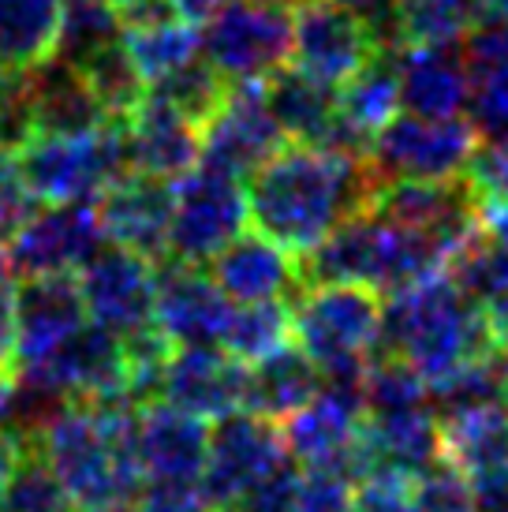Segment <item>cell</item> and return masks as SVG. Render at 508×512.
Wrapping results in <instances>:
<instances>
[{
    "mask_svg": "<svg viewBox=\"0 0 508 512\" xmlns=\"http://www.w3.org/2000/svg\"><path fill=\"white\" fill-rule=\"evenodd\" d=\"M75 68H83L86 83L94 86V94H98L105 116L116 120V124L135 113V105H139V101L146 98V90H150V86L142 83V75L135 72V64L127 57L124 42L101 49V53H94L90 60L75 64Z\"/></svg>",
    "mask_w": 508,
    "mask_h": 512,
    "instance_id": "d590c367",
    "label": "cell"
},
{
    "mask_svg": "<svg viewBox=\"0 0 508 512\" xmlns=\"http://www.w3.org/2000/svg\"><path fill=\"white\" fill-rule=\"evenodd\" d=\"M445 273L456 281V288H460L467 299L490 303L497 292L508 288V251L479 228V232L445 262Z\"/></svg>",
    "mask_w": 508,
    "mask_h": 512,
    "instance_id": "8d00e7d4",
    "label": "cell"
},
{
    "mask_svg": "<svg viewBox=\"0 0 508 512\" xmlns=\"http://www.w3.org/2000/svg\"><path fill=\"white\" fill-rule=\"evenodd\" d=\"M284 139L277 116L269 113L262 83H228L225 101L217 113L202 124V165L228 172V176H251L277 154Z\"/></svg>",
    "mask_w": 508,
    "mask_h": 512,
    "instance_id": "9a60e30c",
    "label": "cell"
},
{
    "mask_svg": "<svg viewBox=\"0 0 508 512\" xmlns=\"http://www.w3.org/2000/svg\"><path fill=\"white\" fill-rule=\"evenodd\" d=\"M19 165L38 202H98L131 169L116 120L71 135H34L19 150Z\"/></svg>",
    "mask_w": 508,
    "mask_h": 512,
    "instance_id": "8992f818",
    "label": "cell"
},
{
    "mask_svg": "<svg viewBox=\"0 0 508 512\" xmlns=\"http://www.w3.org/2000/svg\"><path fill=\"white\" fill-rule=\"evenodd\" d=\"M30 113H34V135H71L109 124L83 68L60 57L30 68Z\"/></svg>",
    "mask_w": 508,
    "mask_h": 512,
    "instance_id": "83f0119b",
    "label": "cell"
},
{
    "mask_svg": "<svg viewBox=\"0 0 508 512\" xmlns=\"http://www.w3.org/2000/svg\"><path fill=\"white\" fill-rule=\"evenodd\" d=\"M120 128H124L131 169L161 176V180H180L202 157V128L150 90L135 105V113L120 120Z\"/></svg>",
    "mask_w": 508,
    "mask_h": 512,
    "instance_id": "7402d4cb",
    "label": "cell"
},
{
    "mask_svg": "<svg viewBox=\"0 0 508 512\" xmlns=\"http://www.w3.org/2000/svg\"><path fill=\"white\" fill-rule=\"evenodd\" d=\"M292 460L281 423L258 412H232L210 427V453L198 475V490L213 509L232 512L266 475Z\"/></svg>",
    "mask_w": 508,
    "mask_h": 512,
    "instance_id": "8fae6325",
    "label": "cell"
},
{
    "mask_svg": "<svg viewBox=\"0 0 508 512\" xmlns=\"http://www.w3.org/2000/svg\"><path fill=\"white\" fill-rule=\"evenodd\" d=\"M15 341H19V281L12 258L0 247V374L15 370Z\"/></svg>",
    "mask_w": 508,
    "mask_h": 512,
    "instance_id": "7dc6e473",
    "label": "cell"
},
{
    "mask_svg": "<svg viewBox=\"0 0 508 512\" xmlns=\"http://www.w3.org/2000/svg\"><path fill=\"white\" fill-rule=\"evenodd\" d=\"M23 445H27V441L19 438L15 430H0V501H4V490H8V479H12L15 464H19Z\"/></svg>",
    "mask_w": 508,
    "mask_h": 512,
    "instance_id": "f5cc1de1",
    "label": "cell"
},
{
    "mask_svg": "<svg viewBox=\"0 0 508 512\" xmlns=\"http://www.w3.org/2000/svg\"><path fill=\"white\" fill-rule=\"evenodd\" d=\"M400 109L415 116H467L471 79L464 45H396Z\"/></svg>",
    "mask_w": 508,
    "mask_h": 512,
    "instance_id": "cb8c5ba5",
    "label": "cell"
},
{
    "mask_svg": "<svg viewBox=\"0 0 508 512\" xmlns=\"http://www.w3.org/2000/svg\"><path fill=\"white\" fill-rule=\"evenodd\" d=\"M441 456L475 483L508 471V400H490L475 408L438 415Z\"/></svg>",
    "mask_w": 508,
    "mask_h": 512,
    "instance_id": "4316f807",
    "label": "cell"
},
{
    "mask_svg": "<svg viewBox=\"0 0 508 512\" xmlns=\"http://www.w3.org/2000/svg\"><path fill=\"white\" fill-rule=\"evenodd\" d=\"M202 57L225 83H266L292 60V15L281 4L228 0L206 19Z\"/></svg>",
    "mask_w": 508,
    "mask_h": 512,
    "instance_id": "ba28073f",
    "label": "cell"
},
{
    "mask_svg": "<svg viewBox=\"0 0 508 512\" xmlns=\"http://www.w3.org/2000/svg\"><path fill=\"white\" fill-rule=\"evenodd\" d=\"M12 404H15L12 374H0V430H8V423H12Z\"/></svg>",
    "mask_w": 508,
    "mask_h": 512,
    "instance_id": "6f0895ef",
    "label": "cell"
},
{
    "mask_svg": "<svg viewBox=\"0 0 508 512\" xmlns=\"http://www.w3.org/2000/svg\"><path fill=\"white\" fill-rule=\"evenodd\" d=\"M139 512H221L202 498L198 486H176V483H150L142 486Z\"/></svg>",
    "mask_w": 508,
    "mask_h": 512,
    "instance_id": "c3c4849f",
    "label": "cell"
},
{
    "mask_svg": "<svg viewBox=\"0 0 508 512\" xmlns=\"http://www.w3.org/2000/svg\"><path fill=\"white\" fill-rule=\"evenodd\" d=\"M464 184L479 206L508 202V135H479L464 169Z\"/></svg>",
    "mask_w": 508,
    "mask_h": 512,
    "instance_id": "60d3db41",
    "label": "cell"
},
{
    "mask_svg": "<svg viewBox=\"0 0 508 512\" xmlns=\"http://www.w3.org/2000/svg\"><path fill=\"white\" fill-rule=\"evenodd\" d=\"M172 202H176L172 180L127 169L116 184L101 191V199L94 206H98L105 240L131 247V251H139L161 266L169 258Z\"/></svg>",
    "mask_w": 508,
    "mask_h": 512,
    "instance_id": "d6986e66",
    "label": "cell"
},
{
    "mask_svg": "<svg viewBox=\"0 0 508 512\" xmlns=\"http://www.w3.org/2000/svg\"><path fill=\"white\" fill-rule=\"evenodd\" d=\"M385 42L370 19L344 0H296L292 12V64L337 90L352 79Z\"/></svg>",
    "mask_w": 508,
    "mask_h": 512,
    "instance_id": "7c38bea8",
    "label": "cell"
},
{
    "mask_svg": "<svg viewBox=\"0 0 508 512\" xmlns=\"http://www.w3.org/2000/svg\"><path fill=\"white\" fill-rule=\"evenodd\" d=\"M120 42H124L127 57L146 86L180 72L184 64H191L202 53L198 23L172 12L165 0H142L135 8H127Z\"/></svg>",
    "mask_w": 508,
    "mask_h": 512,
    "instance_id": "484cf974",
    "label": "cell"
},
{
    "mask_svg": "<svg viewBox=\"0 0 508 512\" xmlns=\"http://www.w3.org/2000/svg\"><path fill=\"white\" fill-rule=\"evenodd\" d=\"M490 348L494 337L482 303L467 299L445 270L389 292V303L381 307V352L400 356L426 385L445 382Z\"/></svg>",
    "mask_w": 508,
    "mask_h": 512,
    "instance_id": "3957f363",
    "label": "cell"
},
{
    "mask_svg": "<svg viewBox=\"0 0 508 512\" xmlns=\"http://www.w3.org/2000/svg\"><path fill=\"white\" fill-rule=\"evenodd\" d=\"M105 243L98 206L94 202H49V210H34L30 221L8 243L15 277H49V273H79Z\"/></svg>",
    "mask_w": 508,
    "mask_h": 512,
    "instance_id": "5bb4252c",
    "label": "cell"
},
{
    "mask_svg": "<svg viewBox=\"0 0 508 512\" xmlns=\"http://www.w3.org/2000/svg\"><path fill=\"white\" fill-rule=\"evenodd\" d=\"M75 281L86 303V318L94 326L109 329L116 337H131L154 326L157 262L139 251L105 240L98 255L75 273Z\"/></svg>",
    "mask_w": 508,
    "mask_h": 512,
    "instance_id": "4fadbf2b",
    "label": "cell"
},
{
    "mask_svg": "<svg viewBox=\"0 0 508 512\" xmlns=\"http://www.w3.org/2000/svg\"><path fill=\"white\" fill-rule=\"evenodd\" d=\"M172 12H180L191 23H206L213 12H221L228 0H165Z\"/></svg>",
    "mask_w": 508,
    "mask_h": 512,
    "instance_id": "11a10c76",
    "label": "cell"
},
{
    "mask_svg": "<svg viewBox=\"0 0 508 512\" xmlns=\"http://www.w3.org/2000/svg\"><path fill=\"white\" fill-rule=\"evenodd\" d=\"M378 187L367 157L333 146L284 143L251 172L247 210L262 236L292 255H311L344 221L367 214Z\"/></svg>",
    "mask_w": 508,
    "mask_h": 512,
    "instance_id": "6da1fadb",
    "label": "cell"
},
{
    "mask_svg": "<svg viewBox=\"0 0 508 512\" xmlns=\"http://www.w3.org/2000/svg\"><path fill=\"white\" fill-rule=\"evenodd\" d=\"M299 270L303 285H363L389 296L445 270V251L423 232L367 210L325 236Z\"/></svg>",
    "mask_w": 508,
    "mask_h": 512,
    "instance_id": "277c9868",
    "label": "cell"
},
{
    "mask_svg": "<svg viewBox=\"0 0 508 512\" xmlns=\"http://www.w3.org/2000/svg\"><path fill=\"white\" fill-rule=\"evenodd\" d=\"M482 311H486V326H490L494 344L508 352V288L505 292H497L490 303H482Z\"/></svg>",
    "mask_w": 508,
    "mask_h": 512,
    "instance_id": "816d5d0a",
    "label": "cell"
},
{
    "mask_svg": "<svg viewBox=\"0 0 508 512\" xmlns=\"http://www.w3.org/2000/svg\"><path fill=\"white\" fill-rule=\"evenodd\" d=\"M415 512H475V486L460 468L438 456L430 468L411 475Z\"/></svg>",
    "mask_w": 508,
    "mask_h": 512,
    "instance_id": "ab89813d",
    "label": "cell"
},
{
    "mask_svg": "<svg viewBox=\"0 0 508 512\" xmlns=\"http://www.w3.org/2000/svg\"><path fill=\"white\" fill-rule=\"evenodd\" d=\"M352 512H415V501H411V475L389 471V468L367 475L363 483H355Z\"/></svg>",
    "mask_w": 508,
    "mask_h": 512,
    "instance_id": "f6af8a7d",
    "label": "cell"
},
{
    "mask_svg": "<svg viewBox=\"0 0 508 512\" xmlns=\"http://www.w3.org/2000/svg\"><path fill=\"white\" fill-rule=\"evenodd\" d=\"M131 400H64L23 438L64 486L71 509L94 512L142 494Z\"/></svg>",
    "mask_w": 508,
    "mask_h": 512,
    "instance_id": "7a4b0ae2",
    "label": "cell"
},
{
    "mask_svg": "<svg viewBox=\"0 0 508 512\" xmlns=\"http://www.w3.org/2000/svg\"><path fill=\"white\" fill-rule=\"evenodd\" d=\"M355 479L337 468H303L292 512H352Z\"/></svg>",
    "mask_w": 508,
    "mask_h": 512,
    "instance_id": "7bdbcfd3",
    "label": "cell"
},
{
    "mask_svg": "<svg viewBox=\"0 0 508 512\" xmlns=\"http://www.w3.org/2000/svg\"><path fill=\"white\" fill-rule=\"evenodd\" d=\"M292 299H258V303H236L228 314L221 348L232 352L240 363H258V359L281 352L292 344Z\"/></svg>",
    "mask_w": 508,
    "mask_h": 512,
    "instance_id": "836d02e7",
    "label": "cell"
},
{
    "mask_svg": "<svg viewBox=\"0 0 508 512\" xmlns=\"http://www.w3.org/2000/svg\"><path fill=\"white\" fill-rule=\"evenodd\" d=\"M34 191H30L19 154L0 146V247L15 240V232L27 225L34 214Z\"/></svg>",
    "mask_w": 508,
    "mask_h": 512,
    "instance_id": "ee69618b",
    "label": "cell"
},
{
    "mask_svg": "<svg viewBox=\"0 0 508 512\" xmlns=\"http://www.w3.org/2000/svg\"><path fill=\"white\" fill-rule=\"evenodd\" d=\"M4 512H71V501L64 494V486L57 483V475L49 471L34 445H23L19 464H15L4 501Z\"/></svg>",
    "mask_w": 508,
    "mask_h": 512,
    "instance_id": "f35d334b",
    "label": "cell"
},
{
    "mask_svg": "<svg viewBox=\"0 0 508 512\" xmlns=\"http://www.w3.org/2000/svg\"><path fill=\"white\" fill-rule=\"evenodd\" d=\"M172 191L176 202H172L169 258L210 266L251 221L243 180L213 165L198 161L191 172L172 180Z\"/></svg>",
    "mask_w": 508,
    "mask_h": 512,
    "instance_id": "9c48e42d",
    "label": "cell"
},
{
    "mask_svg": "<svg viewBox=\"0 0 508 512\" xmlns=\"http://www.w3.org/2000/svg\"><path fill=\"white\" fill-rule=\"evenodd\" d=\"M479 23V0H396L393 45L464 42Z\"/></svg>",
    "mask_w": 508,
    "mask_h": 512,
    "instance_id": "d6a6232c",
    "label": "cell"
},
{
    "mask_svg": "<svg viewBox=\"0 0 508 512\" xmlns=\"http://www.w3.org/2000/svg\"><path fill=\"white\" fill-rule=\"evenodd\" d=\"M120 12H127V8H135V4H142V0H113Z\"/></svg>",
    "mask_w": 508,
    "mask_h": 512,
    "instance_id": "91938a15",
    "label": "cell"
},
{
    "mask_svg": "<svg viewBox=\"0 0 508 512\" xmlns=\"http://www.w3.org/2000/svg\"><path fill=\"white\" fill-rule=\"evenodd\" d=\"M479 146L471 116H415L396 113L370 139L367 161L378 184L389 180H456Z\"/></svg>",
    "mask_w": 508,
    "mask_h": 512,
    "instance_id": "52a82bcc",
    "label": "cell"
},
{
    "mask_svg": "<svg viewBox=\"0 0 508 512\" xmlns=\"http://www.w3.org/2000/svg\"><path fill=\"white\" fill-rule=\"evenodd\" d=\"M210 277L221 285L232 303H258V299H292L303 288V270L262 232H240L221 255L210 262Z\"/></svg>",
    "mask_w": 508,
    "mask_h": 512,
    "instance_id": "d4e9b609",
    "label": "cell"
},
{
    "mask_svg": "<svg viewBox=\"0 0 508 512\" xmlns=\"http://www.w3.org/2000/svg\"><path fill=\"white\" fill-rule=\"evenodd\" d=\"M210 427L206 419L176 408L169 400H150L135 412V460L142 483L198 486L210 453Z\"/></svg>",
    "mask_w": 508,
    "mask_h": 512,
    "instance_id": "ac0fdd59",
    "label": "cell"
},
{
    "mask_svg": "<svg viewBox=\"0 0 508 512\" xmlns=\"http://www.w3.org/2000/svg\"><path fill=\"white\" fill-rule=\"evenodd\" d=\"M363 382H322L299 412L281 419V438L299 468H337L363 479Z\"/></svg>",
    "mask_w": 508,
    "mask_h": 512,
    "instance_id": "30bf717a",
    "label": "cell"
},
{
    "mask_svg": "<svg viewBox=\"0 0 508 512\" xmlns=\"http://www.w3.org/2000/svg\"><path fill=\"white\" fill-rule=\"evenodd\" d=\"M460 45L471 79V124L479 135H508V23L475 27Z\"/></svg>",
    "mask_w": 508,
    "mask_h": 512,
    "instance_id": "f1b7e54d",
    "label": "cell"
},
{
    "mask_svg": "<svg viewBox=\"0 0 508 512\" xmlns=\"http://www.w3.org/2000/svg\"><path fill=\"white\" fill-rule=\"evenodd\" d=\"M120 34H124V12L113 0H64L53 57L83 64L94 53L120 42Z\"/></svg>",
    "mask_w": 508,
    "mask_h": 512,
    "instance_id": "e575fe53",
    "label": "cell"
},
{
    "mask_svg": "<svg viewBox=\"0 0 508 512\" xmlns=\"http://www.w3.org/2000/svg\"><path fill=\"white\" fill-rule=\"evenodd\" d=\"M475 512H508V471L486 483H475Z\"/></svg>",
    "mask_w": 508,
    "mask_h": 512,
    "instance_id": "f907efd6",
    "label": "cell"
},
{
    "mask_svg": "<svg viewBox=\"0 0 508 512\" xmlns=\"http://www.w3.org/2000/svg\"><path fill=\"white\" fill-rule=\"evenodd\" d=\"M490 23H508V0H479V23L475 27H490Z\"/></svg>",
    "mask_w": 508,
    "mask_h": 512,
    "instance_id": "9f6ffc18",
    "label": "cell"
},
{
    "mask_svg": "<svg viewBox=\"0 0 508 512\" xmlns=\"http://www.w3.org/2000/svg\"><path fill=\"white\" fill-rule=\"evenodd\" d=\"M262 4H281V8H288V4H296V0H262Z\"/></svg>",
    "mask_w": 508,
    "mask_h": 512,
    "instance_id": "94428289",
    "label": "cell"
},
{
    "mask_svg": "<svg viewBox=\"0 0 508 512\" xmlns=\"http://www.w3.org/2000/svg\"><path fill=\"white\" fill-rule=\"evenodd\" d=\"M0 512H4V509H0Z\"/></svg>",
    "mask_w": 508,
    "mask_h": 512,
    "instance_id": "6125c7cd",
    "label": "cell"
},
{
    "mask_svg": "<svg viewBox=\"0 0 508 512\" xmlns=\"http://www.w3.org/2000/svg\"><path fill=\"white\" fill-rule=\"evenodd\" d=\"M299 475H303V468H299L296 460H284L281 468L273 471V475H266L232 512H292Z\"/></svg>",
    "mask_w": 508,
    "mask_h": 512,
    "instance_id": "bcb514c9",
    "label": "cell"
},
{
    "mask_svg": "<svg viewBox=\"0 0 508 512\" xmlns=\"http://www.w3.org/2000/svg\"><path fill=\"white\" fill-rule=\"evenodd\" d=\"M64 0H0V64L34 68L53 57Z\"/></svg>",
    "mask_w": 508,
    "mask_h": 512,
    "instance_id": "1f68e13d",
    "label": "cell"
},
{
    "mask_svg": "<svg viewBox=\"0 0 508 512\" xmlns=\"http://www.w3.org/2000/svg\"><path fill=\"white\" fill-rule=\"evenodd\" d=\"M344 4H348V8H355L363 19H370V23H374V30L381 34V42L393 45V38H389V27H393L396 0H344Z\"/></svg>",
    "mask_w": 508,
    "mask_h": 512,
    "instance_id": "681fc988",
    "label": "cell"
},
{
    "mask_svg": "<svg viewBox=\"0 0 508 512\" xmlns=\"http://www.w3.org/2000/svg\"><path fill=\"white\" fill-rule=\"evenodd\" d=\"M322 389V374L296 344H284L281 352L258 359L247 367V408L281 423L292 412H299L307 400Z\"/></svg>",
    "mask_w": 508,
    "mask_h": 512,
    "instance_id": "4dcf8cb0",
    "label": "cell"
},
{
    "mask_svg": "<svg viewBox=\"0 0 508 512\" xmlns=\"http://www.w3.org/2000/svg\"><path fill=\"white\" fill-rule=\"evenodd\" d=\"M381 307L363 285H303L292 296V341L322 382H363L381 352Z\"/></svg>",
    "mask_w": 508,
    "mask_h": 512,
    "instance_id": "5b68a950",
    "label": "cell"
},
{
    "mask_svg": "<svg viewBox=\"0 0 508 512\" xmlns=\"http://www.w3.org/2000/svg\"><path fill=\"white\" fill-rule=\"evenodd\" d=\"M157 400H169L206 423H217L247 408V363H240L221 344L172 348L161 370Z\"/></svg>",
    "mask_w": 508,
    "mask_h": 512,
    "instance_id": "e0dca14e",
    "label": "cell"
},
{
    "mask_svg": "<svg viewBox=\"0 0 508 512\" xmlns=\"http://www.w3.org/2000/svg\"><path fill=\"white\" fill-rule=\"evenodd\" d=\"M150 94L165 98L172 109H180L187 120H195L198 128H202V124H206V120L217 113V105L225 101L228 83L217 72H213L210 60L198 53V57L191 60V64H184L180 72L165 75L161 83L150 86Z\"/></svg>",
    "mask_w": 508,
    "mask_h": 512,
    "instance_id": "74e56055",
    "label": "cell"
},
{
    "mask_svg": "<svg viewBox=\"0 0 508 512\" xmlns=\"http://www.w3.org/2000/svg\"><path fill=\"white\" fill-rule=\"evenodd\" d=\"M370 210L438 240L445 262L482 228L479 202L464 184V176H456V180H389L378 187Z\"/></svg>",
    "mask_w": 508,
    "mask_h": 512,
    "instance_id": "2e32d148",
    "label": "cell"
},
{
    "mask_svg": "<svg viewBox=\"0 0 508 512\" xmlns=\"http://www.w3.org/2000/svg\"><path fill=\"white\" fill-rule=\"evenodd\" d=\"M232 314V299L221 285L195 262L165 258L157 270V299H154V326L169 337L172 348L191 344H221Z\"/></svg>",
    "mask_w": 508,
    "mask_h": 512,
    "instance_id": "ffe728a7",
    "label": "cell"
},
{
    "mask_svg": "<svg viewBox=\"0 0 508 512\" xmlns=\"http://www.w3.org/2000/svg\"><path fill=\"white\" fill-rule=\"evenodd\" d=\"M34 139V113H30V68H4L0 64V146L23 150Z\"/></svg>",
    "mask_w": 508,
    "mask_h": 512,
    "instance_id": "b9f144b4",
    "label": "cell"
},
{
    "mask_svg": "<svg viewBox=\"0 0 508 512\" xmlns=\"http://www.w3.org/2000/svg\"><path fill=\"white\" fill-rule=\"evenodd\" d=\"M262 94H266L269 113L277 116V124H281L284 139L314 146L329 143L333 124H337V90L333 86L299 72L296 64L292 68L284 64L281 72H273L262 83Z\"/></svg>",
    "mask_w": 508,
    "mask_h": 512,
    "instance_id": "f546056e",
    "label": "cell"
},
{
    "mask_svg": "<svg viewBox=\"0 0 508 512\" xmlns=\"http://www.w3.org/2000/svg\"><path fill=\"white\" fill-rule=\"evenodd\" d=\"M94 512H139V509H131L127 501H120V505H105V509H94Z\"/></svg>",
    "mask_w": 508,
    "mask_h": 512,
    "instance_id": "680465c9",
    "label": "cell"
},
{
    "mask_svg": "<svg viewBox=\"0 0 508 512\" xmlns=\"http://www.w3.org/2000/svg\"><path fill=\"white\" fill-rule=\"evenodd\" d=\"M400 113V72H396V45H385L381 53L359 68L352 79L337 86V124L329 143L333 150L367 157L370 139L378 135L393 116Z\"/></svg>",
    "mask_w": 508,
    "mask_h": 512,
    "instance_id": "603a6c76",
    "label": "cell"
},
{
    "mask_svg": "<svg viewBox=\"0 0 508 512\" xmlns=\"http://www.w3.org/2000/svg\"><path fill=\"white\" fill-rule=\"evenodd\" d=\"M86 318V303L79 296L75 273L23 277L19 285V341H15V370L34 367L79 333Z\"/></svg>",
    "mask_w": 508,
    "mask_h": 512,
    "instance_id": "44dd1931",
    "label": "cell"
},
{
    "mask_svg": "<svg viewBox=\"0 0 508 512\" xmlns=\"http://www.w3.org/2000/svg\"><path fill=\"white\" fill-rule=\"evenodd\" d=\"M479 221H482V232L508 251V202H497V206H479Z\"/></svg>",
    "mask_w": 508,
    "mask_h": 512,
    "instance_id": "db71d44e",
    "label": "cell"
}]
</instances>
